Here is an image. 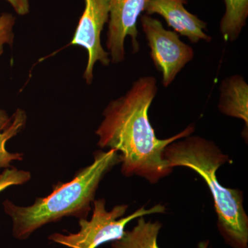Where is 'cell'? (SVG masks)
<instances>
[{
    "label": "cell",
    "instance_id": "cell-1",
    "mask_svg": "<svg viewBox=\"0 0 248 248\" xmlns=\"http://www.w3.org/2000/svg\"><path fill=\"white\" fill-rule=\"evenodd\" d=\"M157 92L155 77L139 78L125 94L108 104L95 131L98 146L118 152L125 177L138 176L152 184L172 172L164 157L165 148L195 131V126L190 125L170 138L160 140L156 136L148 112Z\"/></svg>",
    "mask_w": 248,
    "mask_h": 248
},
{
    "label": "cell",
    "instance_id": "cell-2",
    "mask_svg": "<svg viewBox=\"0 0 248 248\" xmlns=\"http://www.w3.org/2000/svg\"><path fill=\"white\" fill-rule=\"evenodd\" d=\"M121 164L115 150L98 151L93 162L80 170L71 182L59 183L46 197L37 198L27 207L18 206L9 200L3 203L5 213L12 221L13 235L24 241L45 225L64 217L87 218L99 184L108 172Z\"/></svg>",
    "mask_w": 248,
    "mask_h": 248
},
{
    "label": "cell",
    "instance_id": "cell-3",
    "mask_svg": "<svg viewBox=\"0 0 248 248\" xmlns=\"http://www.w3.org/2000/svg\"><path fill=\"white\" fill-rule=\"evenodd\" d=\"M164 157L170 167L188 168L208 186L217 215V228L231 248H248V217L244 208V194L219 184L218 169L229 156L214 142L200 136H189L172 142L165 148Z\"/></svg>",
    "mask_w": 248,
    "mask_h": 248
},
{
    "label": "cell",
    "instance_id": "cell-4",
    "mask_svg": "<svg viewBox=\"0 0 248 248\" xmlns=\"http://www.w3.org/2000/svg\"><path fill=\"white\" fill-rule=\"evenodd\" d=\"M128 208V205L122 204L108 211L104 199L94 200L92 217L90 220L80 218L78 232L54 233L48 236V240L69 248H97L122 238L125 226L133 220L146 215L164 213L166 210L165 205L157 204L150 209L141 207L129 216L123 217Z\"/></svg>",
    "mask_w": 248,
    "mask_h": 248
},
{
    "label": "cell",
    "instance_id": "cell-5",
    "mask_svg": "<svg viewBox=\"0 0 248 248\" xmlns=\"http://www.w3.org/2000/svg\"><path fill=\"white\" fill-rule=\"evenodd\" d=\"M140 19L152 61L162 76L161 84L169 87L193 60L195 52L181 40L177 32L165 29L159 19L146 14L140 16Z\"/></svg>",
    "mask_w": 248,
    "mask_h": 248
},
{
    "label": "cell",
    "instance_id": "cell-6",
    "mask_svg": "<svg viewBox=\"0 0 248 248\" xmlns=\"http://www.w3.org/2000/svg\"><path fill=\"white\" fill-rule=\"evenodd\" d=\"M84 12L80 17L71 45L80 46L88 52V62L84 73L86 84H91L93 69L97 62L104 66L110 63L108 52L103 48L101 34L109 19L108 0H84Z\"/></svg>",
    "mask_w": 248,
    "mask_h": 248
},
{
    "label": "cell",
    "instance_id": "cell-7",
    "mask_svg": "<svg viewBox=\"0 0 248 248\" xmlns=\"http://www.w3.org/2000/svg\"><path fill=\"white\" fill-rule=\"evenodd\" d=\"M148 0H108L107 47L110 62L120 63L125 59V40L130 37L133 52L140 50L138 22Z\"/></svg>",
    "mask_w": 248,
    "mask_h": 248
},
{
    "label": "cell",
    "instance_id": "cell-8",
    "mask_svg": "<svg viewBox=\"0 0 248 248\" xmlns=\"http://www.w3.org/2000/svg\"><path fill=\"white\" fill-rule=\"evenodd\" d=\"M189 0H148L144 12L148 16H161L169 27L193 44L200 41L210 42L212 37L205 33L207 24L186 9Z\"/></svg>",
    "mask_w": 248,
    "mask_h": 248
},
{
    "label": "cell",
    "instance_id": "cell-9",
    "mask_svg": "<svg viewBox=\"0 0 248 248\" xmlns=\"http://www.w3.org/2000/svg\"><path fill=\"white\" fill-rule=\"evenodd\" d=\"M218 108L223 115L241 120L248 128V84L244 77H227L219 86ZM244 129V130H245Z\"/></svg>",
    "mask_w": 248,
    "mask_h": 248
},
{
    "label": "cell",
    "instance_id": "cell-10",
    "mask_svg": "<svg viewBox=\"0 0 248 248\" xmlns=\"http://www.w3.org/2000/svg\"><path fill=\"white\" fill-rule=\"evenodd\" d=\"M162 223L146 221L144 217L138 218L131 231H125L120 239L111 242L112 248H160L157 239ZM209 241L201 243L200 248H208Z\"/></svg>",
    "mask_w": 248,
    "mask_h": 248
},
{
    "label": "cell",
    "instance_id": "cell-11",
    "mask_svg": "<svg viewBox=\"0 0 248 248\" xmlns=\"http://www.w3.org/2000/svg\"><path fill=\"white\" fill-rule=\"evenodd\" d=\"M226 11L220 22V32L228 42H235L246 27L248 0H223Z\"/></svg>",
    "mask_w": 248,
    "mask_h": 248
},
{
    "label": "cell",
    "instance_id": "cell-12",
    "mask_svg": "<svg viewBox=\"0 0 248 248\" xmlns=\"http://www.w3.org/2000/svg\"><path fill=\"white\" fill-rule=\"evenodd\" d=\"M27 115L22 109H17L11 116V124L7 128L0 132V169H8L14 161H22L24 155L10 153L6 148V143L16 137L26 126Z\"/></svg>",
    "mask_w": 248,
    "mask_h": 248
},
{
    "label": "cell",
    "instance_id": "cell-13",
    "mask_svg": "<svg viewBox=\"0 0 248 248\" xmlns=\"http://www.w3.org/2000/svg\"><path fill=\"white\" fill-rule=\"evenodd\" d=\"M31 179L29 171L8 168L0 172V192L13 186L23 185Z\"/></svg>",
    "mask_w": 248,
    "mask_h": 248
},
{
    "label": "cell",
    "instance_id": "cell-14",
    "mask_svg": "<svg viewBox=\"0 0 248 248\" xmlns=\"http://www.w3.org/2000/svg\"><path fill=\"white\" fill-rule=\"evenodd\" d=\"M16 18L14 15L3 13L0 15V56L5 45H12L14 40V29Z\"/></svg>",
    "mask_w": 248,
    "mask_h": 248
},
{
    "label": "cell",
    "instance_id": "cell-15",
    "mask_svg": "<svg viewBox=\"0 0 248 248\" xmlns=\"http://www.w3.org/2000/svg\"><path fill=\"white\" fill-rule=\"evenodd\" d=\"M11 4L16 14L24 16L30 12L29 0H6Z\"/></svg>",
    "mask_w": 248,
    "mask_h": 248
},
{
    "label": "cell",
    "instance_id": "cell-16",
    "mask_svg": "<svg viewBox=\"0 0 248 248\" xmlns=\"http://www.w3.org/2000/svg\"><path fill=\"white\" fill-rule=\"evenodd\" d=\"M11 122V117L8 115L6 111L0 109V131L7 128Z\"/></svg>",
    "mask_w": 248,
    "mask_h": 248
}]
</instances>
